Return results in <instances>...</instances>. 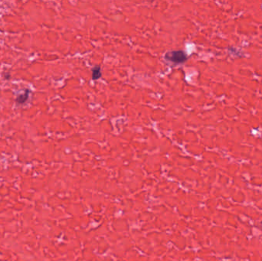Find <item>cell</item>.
<instances>
[{
	"instance_id": "obj_2",
	"label": "cell",
	"mask_w": 262,
	"mask_h": 261,
	"mask_svg": "<svg viewBox=\"0 0 262 261\" xmlns=\"http://www.w3.org/2000/svg\"><path fill=\"white\" fill-rule=\"evenodd\" d=\"M101 76H102V74H101V67L97 66V67H94L92 69V80H98L99 78H101Z\"/></svg>"
},
{
	"instance_id": "obj_1",
	"label": "cell",
	"mask_w": 262,
	"mask_h": 261,
	"mask_svg": "<svg viewBox=\"0 0 262 261\" xmlns=\"http://www.w3.org/2000/svg\"><path fill=\"white\" fill-rule=\"evenodd\" d=\"M164 58L169 62L173 63L175 64H183L185 61H186L188 57L183 51L177 50L168 51L164 56Z\"/></svg>"
},
{
	"instance_id": "obj_3",
	"label": "cell",
	"mask_w": 262,
	"mask_h": 261,
	"mask_svg": "<svg viewBox=\"0 0 262 261\" xmlns=\"http://www.w3.org/2000/svg\"><path fill=\"white\" fill-rule=\"evenodd\" d=\"M28 94H29V91H26V92H25V93L22 95H19V97H17V102L19 103H22L24 102L27 100V99L28 98Z\"/></svg>"
}]
</instances>
